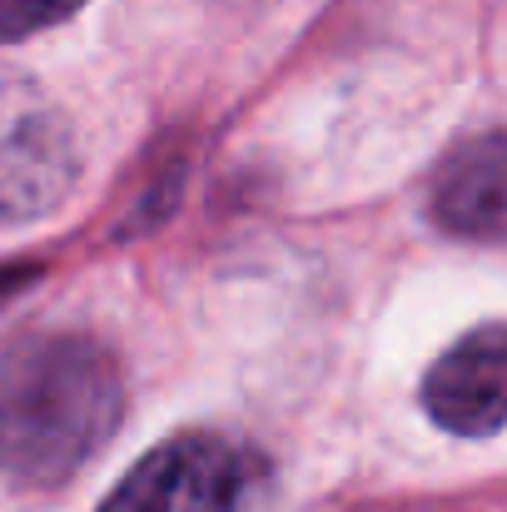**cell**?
<instances>
[{"label":"cell","mask_w":507,"mask_h":512,"mask_svg":"<svg viewBox=\"0 0 507 512\" xmlns=\"http://www.w3.org/2000/svg\"><path fill=\"white\" fill-rule=\"evenodd\" d=\"M75 174L55 110L15 80H0V219L50 209Z\"/></svg>","instance_id":"3"},{"label":"cell","mask_w":507,"mask_h":512,"mask_svg":"<svg viewBox=\"0 0 507 512\" xmlns=\"http://www.w3.org/2000/svg\"><path fill=\"white\" fill-rule=\"evenodd\" d=\"M40 279V264H0V304H10L15 294H25Z\"/></svg>","instance_id":"7"},{"label":"cell","mask_w":507,"mask_h":512,"mask_svg":"<svg viewBox=\"0 0 507 512\" xmlns=\"http://www.w3.org/2000/svg\"><path fill=\"white\" fill-rule=\"evenodd\" d=\"M125 408L120 363L90 334L35 329L0 348V478L55 488L90 463Z\"/></svg>","instance_id":"1"},{"label":"cell","mask_w":507,"mask_h":512,"mask_svg":"<svg viewBox=\"0 0 507 512\" xmlns=\"http://www.w3.org/2000/svg\"><path fill=\"white\" fill-rule=\"evenodd\" d=\"M264 463L224 433H174L145 453L100 512H244Z\"/></svg>","instance_id":"2"},{"label":"cell","mask_w":507,"mask_h":512,"mask_svg":"<svg viewBox=\"0 0 507 512\" xmlns=\"http://www.w3.org/2000/svg\"><path fill=\"white\" fill-rule=\"evenodd\" d=\"M428 214L438 229L478 244H503L507 239V135H478L458 145L428 194Z\"/></svg>","instance_id":"5"},{"label":"cell","mask_w":507,"mask_h":512,"mask_svg":"<svg viewBox=\"0 0 507 512\" xmlns=\"http://www.w3.org/2000/svg\"><path fill=\"white\" fill-rule=\"evenodd\" d=\"M85 0H0V45L25 40L35 30H50L60 20H70Z\"/></svg>","instance_id":"6"},{"label":"cell","mask_w":507,"mask_h":512,"mask_svg":"<svg viewBox=\"0 0 507 512\" xmlns=\"http://www.w3.org/2000/svg\"><path fill=\"white\" fill-rule=\"evenodd\" d=\"M423 408L458 438H488L507 423V324H478L423 373Z\"/></svg>","instance_id":"4"}]
</instances>
